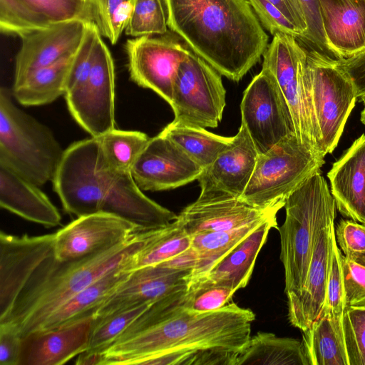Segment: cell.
I'll return each mask as SVG.
<instances>
[{
	"label": "cell",
	"instance_id": "cell-32",
	"mask_svg": "<svg viewBox=\"0 0 365 365\" xmlns=\"http://www.w3.org/2000/svg\"><path fill=\"white\" fill-rule=\"evenodd\" d=\"M269 217L235 229L205 232L192 235L191 247L197 252L200 260L197 267L190 274L189 280L205 273Z\"/></svg>",
	"mask_w": 365,
	"mask_h": 365
},
{
	"label": "cell",
	"instance_id": "cell-12",
	"mask_svg": "<svg viewBox=\"0 0 365 365\" xmlns=\"http://www.w3.org/2000/svg\"><path fill=\"white\" fill-rule=\"evenodd\" d=\"M101 36L96 43L88 79L78 90L65 95L72 117L93 138L115 128L114 62Z\"/></svg>",
	"mask_w": 365,
	"mask_h": 365
},
{
	"label": "cell",
	"instance_id": "cell-48",
	"mask_svg": "<svg viewBox=\"0 0 365 365\" xmlns=\"http://www.w3.org/2000/svg\"><path fill=\"white\" fill-rule=\"evenodd\" d=\"M339 60L354 83L357 97L365 96V51L350 58Z\"/></svg>",
	"mask_w": 365,
	"mask_h": 365
},
{
	"label": "cell",
	"instance_id": "cell-15",
	"mask_svg": "<svg viewBox=\"0 0 365 365\" xmlns=\"http://www.w3.org/2000/svg\"><path fill=\"white\" fill-rule=\"evenodd\" d=\"M203 169L160 132L149 139L131 175L142 190L174 189L197 180Z\"/></svg>",
	"mask_w": 365,
	"mask_h": 365
},
{
	"label": "cell",
	"instance_id": "cell-47",
	"mask_svg": "<svg viewBox=\"0 0 365 365\" xmlns=\"http://www.w3.org/2000/svg\"><path fill=\"white\" fill-rule=\"evenodd\" d=\"M23 338L8 323L0 324V364L20 365Z\"/></svg>",
	"mask_w": 365,
	"mask_h": 365
},
{
	"label": "cell",
	"instance_id": "cell-10",
	"mask_svg": "<svg viewBox=\"0 0 365 365\" xmlns=\"http://www.w3.org/2000/svg\"><path fill=\"white\" fill-rule=\"evenodd\" d=\"M221 74L190 50L181 63L170 106L174 120L202 128H215L222 118L226 91Z\"/></svg>",
	"mask_w": 365,
	"mask_h": 365
},
{
	"label": "cell",
	"instance_id": "cell-45",
	"mask_svg": "<svg viewBox=\"0 0 365 365\" xmlns=\"http://www.w3.org/2000/svg\"><path fill=\"white\" fill-rule=\"evenodd\" d=\"M262 26L272 36L284 33L302 39L299 30L273 4L267 0H249Z\"/></svg>",
	"mask_w": 365,
	"mask_h": 365
},
{
	"label": "cell",
	"instance_id": "cell-36",
	"mask_svg": "<svg viewBox=\"0 0 365 365\" xmlns=\"http://www.w3.org/2000/svg\"><path fill=\"white\" fill-rule=\"evenodd\" d=\"M52 25L21 0H0V29L2 34L21 38Z\"/></svg>",
	"mask_w": 365,
	"mask_h": 365
},
{
	"label": "cell",
	"instance_id": "cell-50",
	"mask_svg": "<svg viewBox=\"0 0 365 365\" xmlns=\"http://www.w3.org/2000/svg\"><path fill=\"white\" fill-rule=\"evenodd\" d=\"M199 260L197 252L190 247L177 256L159 264L177 270L192 272L197 267Z\"/></svg>",
	"mask_w": 365,
	"mask_h": 365
},
{
	"label": "cell",
	"instance_id": "cell-29",
	"mask_svg": "<svg viewBox=\"0 0 365 365\" xmlns=\"http://www.w3.org/2000/svg\"><path fill=\"white\" fill-rule=\"evenodd\" d=\"M308 365L302 341L259 331L238 353L235 365Z\"/></svg>",
	"mask_w": 365,
	"mask_h": 365
},
{
	"label": "cell",
	"instance_id": "cell-27",
	"mask_svg": "<svg viewBox=\"0 0 365 365\" xmlns=\"http://www.w3.org/2000/svg\"><path fill=\"white\" fill-rule=\"evenodd\" d=\"M132 271L129 264L108 273L61 304L36 331L66 326L93 315L128 277Z\"/></svg>",
	"mask_w": 365,
	"mask_h": 365
},
{
	"label": "cell",
	"instance_id": "cell-30",
	"mask_svg": "<svg viewBox=\"0 0 365 365\" xmlns=\"http://www.w3.org/2000/svg\"><path fill=\"white\" fill-rule=\"evenodd\" d=\"M73 54L38 68L14 83L13 94L16 100L24 106H41L64 95Z\"/></svg>",
	"mask_w": 365,
	"mask_h": 365
},
{
	"label": "cell",
	"instance_id": "cell-22",
	"mask_svg": "<svg viewBox=\"0 0 365 365\" xmlns=\"http://www.w3.org/2000/svg\"><path fill=\"white\" fill-rule=\"evenodd\" d=\"M279 210H259L237 197L197 199L175 220L190 236L205 232L227 230L262 220Z\"/></svg>",
	"mask_w": 365,
	"mask_h": 365
},
{
	"label": "cell",
	"instance_id": "cell-9",
	"mask_svg": "<svg viewBox=\"0 0 365 365\" xmlns=\"http://www.w3.org/2000/svg\"><path fill=\"white\" fill-rule=\"evenodd\" d=\"M297 38L284 33L275 34L262 56V68L276 79L289 107L298 139L324 159L321 135L306 78L307 51Z\"/></svg>",
	"mask_w": 365,
	"mask_h": 365
},
{
	"label": "cell",
	"instance_id": "cell-33",
	"mask_svg": "<svg viewBox=\"0 0 365 365\" xmlns=\"http://www.w3.org/2000/svg\"><path fill=\"white\" fill-rule=\"evenodd\" d=\"M106 164L113 170L130 173L150 138L140 131L114 128L96 138Z\"/></svg>",
	"mask_w": 365,
	"mask_h": 365
},
{
	"label": "cell",
	"instance_id": "cell-46",
	"mask_svg": "<svg viewBox=\"0 0 365 365\" xmlns=\"http://www.w3.org/2000/svg\"><path fill=\"white\" fill-rule=\"evenodd\" d=\"M299 6L307 26L303 40L317 50L331 56L324 33L319 0H295Z\"/></svg>",
	"mask_w": 365,
	"mask_h": 365
},
{
	"label": "cell",
	"instance_id": "cell-38",
	"mask_svg": "<svg viewBox=\"0 0 365 365\" xmlns=\"http://www.w3.org/2000/svg\"><path fill=\"white\" fill-rule=\"evenodd\" d=\"M154 304V303H153ZM153 304H144L93 322L86 351L100 352L110 344Z\"/></svg>",
	"mask_w": 365,
	"mask_h": 365
},
{
	"label": "cell",
	"instance_id": "cell-4",
	"mask_svg": "<svg viewBox=\"0 0 365 365\" xmlns=\"http://www.w3.org/2000/svg\"><path fill=\"white\" fill-rule=\"evenodd\" d=\"M167 227L139 230L110 247L78 259L59 261L52 254L36 269L10 314L0 323L13 326L22 338L38 331L61 304L111 271L129 264Z\"/></svg>",
	"mask_w": 365,
	"mask_h": 365
},
{
	"label": "cell",
	"instance_id": "cell-14",
	"mask_svg": "<svg viewBox=\"0 0 365 365\" xmlns=\"http://www.w3.org/2000/svg\"><path fill=\"white\" fill-rule=\"evenodd\" d=\"M55 232L30 236L0 232V322L10 314L36 269L53 254Z\"/></svg>",
	"mask_w": 365,
	"mask_h": 365
},
{
	"label": "cell",
	"instance_id": "cell-13",
	"mask_svg": "<svg viewBox=\"0 0 365 365\" xmlns=\"http://www.w3.org/2000/svg\"><path fill=\"white\" fill-rule=\"evenodd\" d=\"M125 47L132 81L170 104L179 67L191 48L168 33L130 38Z\"/></svg>",
	"mask_w": 365,
	"mask_h": 365
},
{
	"label": "cell",
	"instance_id": "cell-16",
	"mask_svg": "<svg viewBox=\"0 0 365 365\" xmlns=\"http://www.w3.org/2000/svg\"><path fill=\"white\" fill-rule=\"evenodd\" d=\"M139 230H143L110 214L78 217L55 232L53 255L59 261L81 259L110 247Z\"/></svg>",
	"mask_w": 365,
	"mask_h": 365
},
{
	"label": "cell",
	"instance_id": "cell-17",
	"mask_svg": "<svg viewBox=\"0 0 365 365\" xmlns=\"http://www.w3.org/2000/svg\"><path fill=\"white\" fill-rule=\"evenodd\" d=\"M259 153L241 124L238 133L198 178V199L240 198L253 173Z\"/></svg>",
	"mask_w": 365,
	"mask_h": 365
},
{
	"label": "cell",
	"instance_id": "cell-24",
	"mask_svg": "<svg viewBox=\"0 0 365 365\" xmlns=\"http://www.w3.org/2000/svg\"><path fill=\"white\" fill-rule=\"evenodd\" d=\"M339 212L365 225V134L356 139L327 173Z\"/></svg>",
	"mask_w": 365,
	"mask_h": 365
},
{
	"label": "cell",
	"instance_id": "cell-1",
	"mask_svg": "<svg viewBox=\"0 0 365 365\" xmlns=\"http://www.w3.org/2000/svg\"><path fill=\"white\" fill-rule=\"evenodd\" d=\"M254 312L229 303L207 312L180 307L161 320L118 336L101 365H235L250 338Z\"/></svg>",
	"mask_w": 365,
	"mask_h": 365
},
{
	"label": "cell",
	"instance_id": "cell-34",
	"mask_svg": "<svg viewBox=\"0 0 365 365\" xmlns=\"http://www.w3.org/2000/svg\"><path fill=\"white\" fill-rule=\"evenodd\" d=\"M191 242V236L175 220L160 237L135 256L130 264V269L164 262L189 249Z\"/></svg>",
	"mask_w": 365,
	"mask_h": 365
},
{
	"label": "cell",
	"instance_id": "cell-37",
	"mask_svg": "<svg viewBox=\"0 0 365 365\" xmlns=\"http://www.w3.org/2000/svg\"><path fill=\"white\" fill-rule=\"evenodd\" d=\"M168 28L165 0H137L125 33L133 38L164 35Z\"/></svg>",
	"mask_w": 365,
	"mask_h": 365
},
{
	"label": "cell",
	"instance_id": "cell-49",
	"mask_svg": "<svg viewBox=\"0 0 365 365\" xmlns=\"http://www.w3.org/2000/svg\"><path fill=\"white\" fill-rule=\"evenodd\" d=\"M277 6L284 16L299 30L303 40L307 26L304 14L295 0H267Z\"/></svg>",
	"mask_w": 365,
	"mask_h": 365
},
{
	"label": "cell",
	"instance_id": "cell-18",
	"mask_svg": "<svg viewBox=\"0 0 365 365\" xmlns=\"http://www.w3.org/2000/svg\"><path fill=\"white\" fill-rule=\"evenodd\" d=\"M192 271L160 264L132 271L113 294L94 312V321L144 304H153L173 293L186 289Z\"/></svg>",
	"mask_w": 365,
	"mask_h": 365
},
{
	"label": "cell",
	"instance_id": "cell-20",
	"mask_svg": "<svg viewBox=\"0 0 365 365\" xmlns=\"http://www.w3.org/2000/svg\"><path fill=\"white\" fill-rule=\"evenodd\" d=\"M334 220L331 218L319 232L302 292L287 302L289 322L302 331L320 317L324 307L335 238Z\"/></svg>",
	"mask_w": 365,
	"mask_h": 365
},
{
	"label": "cell",
	"instance_id": "cell-26",
	"mask_svg": "<svg viewBox=\"0 0 365 365\" xmlns=\"http://www.w3.org/2000/svg\"><path fill=\"white\" fill-rule=\"evenodd\" d=\"M38 186L0 165V205L2 208L47 227L61 224V215Z\"/></svg>",
	"mask_w": 365,
	"mask_h": 365
},
{
	"label": "cell",
	"instance_id": "cell-21",
	"mask_svg": "<svg viewBox=\"0 0 365 365\" xmlns=\"http://www.w3.org/2000/svg\"><path fill=\"white\" fill-rule=\"evenodd\" d=\"M93 315L23 338L20 365H62L89 347Z\"/></svg>",
	"mask_w": 365,
	"mask_h": 365
},
{
	"label": "cell",
	"instance_id": "cell-5",
	"mask_svg": "<svg viewBox=\"0 0 365 365\" xmlns=\"http://www.w3.org/2000/svg\"><path fill=\"white\" fill-rule=\"evenodd\" d=\"M284 208V222L277 229L284 269V292L289 302L302 292L319 232L336 217V207L326 180L319 172L287 197Z\"/></svg>",
	"mask_w": 365,
	"mask_h": 365
},
{
	"label": "cell",
	"instance_id": "cell-42",
	"mask_svg": "<svg viewBox=\"0 0 365 365\" xmlns=\"http://www.w3.org/2000/svg\"><path fill=\"white\" fill-rule=\"evenodd\" d=\"M341 251L336 238L332 244L327 295L322 315L342 317L346 309L341 268Z\"/></svg>",
	"mask_w": 365,
	"mask_h": 365
},
{
	"label": "cell",
	"instance_id": "cell-41",
	"mask_svg": "<svg viewBox=\"0 0 365 365\" xmlns=\"http://www.w3.org/2000/svg\"><path fill=\"white\" fill-rule=\"evenodd\" d=\"M235 292L217 284H197L187 287L183 308L195 312H207L223 307Z\"/></svg>",
	"mask_w": 365,
	"mask_h": 365
},
{
	"label": "cell",
	"instance_id": "cell-8",
	"mask_svg": "<svg viewBox=\"0 0 365 365\" xmlns=\"http://www.w3.org/2000/svg\"><path fill=\"white\" fill-rule=\"evenodd\" d=\"M305 73L324 158L338 145L358 98L356 88L339 60L317 48L307 51Z\"/></svg>",
	"mask_w": 365,
	"mask_h": 365
},
{
	"label": "cell",
	"instance_id": "cell-11",
	"mask_svg": "<svg viewBox=\"0 0 365 365\" xmlns=\"http://www.w3.org/2000/svg\"><path fill=\"white\" fill-rule=\"evenodd\" d=\"M241 124L259 154L295 133L288 103L274 77L262 68L245 90L240 103Z\"/></svg>",
	"mask_w": 365,
	"mask_h": 365
},
{
	"label": "cell",
	"instance_id": "cell-39",
	"mask_svg": "<svg viewBox=\"0 0 365 365\" xmlns=\"http://www.w3.org/2000/svg\"><path fill=\"white\" fill-rule=\"evenodd\" d=\"M51 24L73 20L95 23L90 0H21Z\"/></svg>",
	"mask_w": 365,
	"mask_h": 365
},
{
	"label": "cell",
	"instance_id": "cell-6",
	"mask_svg": "<svg viewBox=\"0 0 365 365\" xmlns=\"http://www.w3.org/2000/svg\"><path fill=\"white\" fill-rule=\"evenodd\" d=\"M64 151L51 130L17 107L0 91V165L31 183L53 180Z\"/></svg>",
	"mask_w": 365,
	"mask_h": 365
},
{
	"label": "cell",
	"instance_id": "cell-44",
	"mask_svg": "<svg viewBox=\"0 0 365 365\" xmlns=\"http://www.w3.org/2000/svg\"><path fill=\"white\" fill-rule=\"evenodd\" d=\"M337 245L345 257L365 258V225L351 219L341 220L335 227Z\"/></svg>",
	"mask_w": 365,
	"mask_h": 365
},
{
	"label": "cell",
	"instance_id": "cell-7",
	"mask_svg": "<svg viewBox=\"0 0 365 365\" xmlns=\"http://www.w3.org/2000/svg\"><path fill=\"white\" fill-rule=\"evenodd\" d=\"M324 160L290 135L259 154L240 199L259 210H280L287 197L308 178L321 172Z\"/></svg>",
	"mask_w": 365,
	"mask_h": 365
},
{
	"label": "cell",
	"instance_id": "cell-19",
	"mask_svg": "<svg viewBox=\"0 0 365 365\" xmlns=\"http://www.w3.org/2000/svg\"><path fill=\"white\" fill-rule=\"evenodd\" d=\"M88 24L81 20L53 24L21 38L15 59L14 83L74 53L83 40Z\"/></svg>",
	"mask_w": 365,
	"mask_h": 365
},
{
	"label": "cell",
	"instance_id": "cell-35",
	"mask_svg": "<svg viewBox=\"0 0 365 365\" xmlns=\"http://www.w3.org/2000/svg\"><path fill=\"white\" fill-rule=\"evenodd\" d=\"M137 0H90L101 36L115 44L125 31Z\"/></svg>",
	"mask_w": 365,
	"mask_h": 365
},
{
	"label": "cell",
	"instance_id": "cell-2",
	"mask_svg": "<svg viewBox=\"0 0 365 365\" xmlns=\"http://www.w3.org/2000/svg\"><path fill=\"white\" fill-rule=\"evenodd\" d=\"M53 182L64 210L77 217L110 214L143 230L167 227L178 217L148 197L130 173L110 168L96 138L75 142L65 150Z\"/></svg>",
	"mask_w": 365,
	"mask_h": 365
},
{
	"label": "cell",
	"instance_id": "cell-40",
	"mask_svg": "<svg viewBox=\"0 0 365 365\" xmlns=\"http://www.w3.org/2000/svg\"><path fill=\"white\" fill-rule=\"evenodd\" d=\"M342 329L349 365H365V309L346 307Z\"/></svg>",
	"mask_w": 365,
	"mask_h": 365
},
{
	"label": "cell",
	"instance_id": "cell-23",
	"mask_svg": "<svg viewBox=\"0 0 365 365\" xmlns=\"http://www.w3.org/2000/svg\"><path fill=\"white\" fill-rule=\"evenodd\" d=\"M332 56L354 57L365 51V0H319Z\"/></svg>",
	"mask_w": 365,
	"mask_h": 365
},
{
	"label": "cell",
	"instance_id": "cell-51",
	"mask_svg": "<svg viewBox=\"0 0 365 365\" xmlns=\"http://www.w3.org/2000/svg\"><path fill=\"white\" fill-rule=\"evenodd\" d=\"M359 98V101H361L363 103V109L361 112V123L365 125V96H361Z\"/></svg>",
	"mask_w": 365,
	"mask_h": 365
},
{
	"label": "cell",
	"instance_id": "cell-28",
	"mask_svg": "<svg viewBox=\"0 0 365 365\" xmlns=\"http://www.w3.org/2000/svg\"><path fill=\"white\" fill-rule=\"evenodd\" d=\"M342 317L322 315L302 331V342L308 365H349Z\"/></svg>",
	"mask_w": 365,
	"mask_h": 365
},
{
	"label": "cell",
	"instance_id": "cell-31",
	"mask_svg": "<svg viewBox=\"0 0 365 365\" xmlns=\"http://www.w3.org/2000/svg\"><path fill=\"white\" fill-rule=\"evenodd\" d=\"M202 169L208 167L232 141L197 125L173 120L161 131Z\"/></svg>",
	"mask_w": 365,
	"mask_h": 365
},
{
	"label": "cell",
	"instance_id": "cell-3",
	"mask_svg": "<svg viewBox=\"0 0 365 365\" xmlns=\"http://www.w3.org/2000/svg\"><path fill=\"white\" fill-rule=\"evenodd\" d=\"M168 25L222 76L239 81L269 37L249 0H165Z\"/></svg>",
	"mask_w": 365,
	"mask_h": 365
},
{
	"label": "cell",
	"instance_id": "cell-43",
	"mask_svg": "<svg viewBox=\"0 0 365 365\" xmlns=\"http://www.w3.org/2000/svg\"><path fill=\"white\" fill-rule=\"evenodd\" d=\"M346 307L365 309V258L349 259L341 255Z\"/></svg>",
	"mask_w": 365,
	"mask_h": 365
},
{
	"label": "cell",
	"instance_id": "cell-25",
	"mask_svg": "<svg viewBox=\"0 0 365 365\" xmlns=\"http://www.w3.org/2000/svg\"><path fill=\"white\" fill-rule=\"evenodd\" d=\"M277 227V215L269 217L205 273L189 280L188 287L217 284L230 287L235 292L245 287L269 230Z\"/></svg>",
	"mask_w": 365,
	"mask_h": 365
}]
</instances>
